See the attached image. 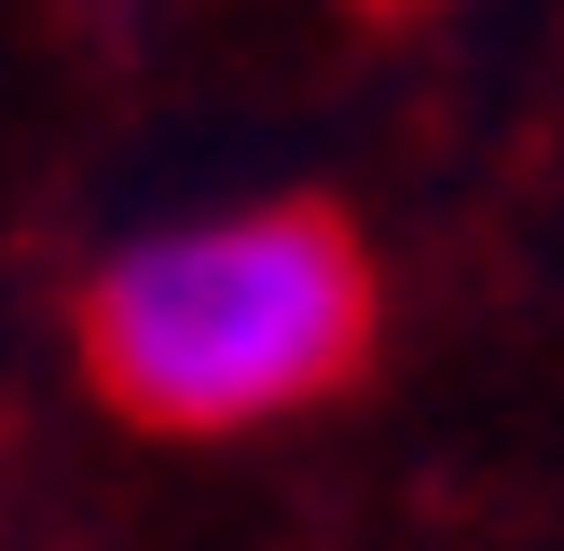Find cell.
Listing matches in <instances>:
<instances>
[{
	"label": "cell",
	"instance_id": "obj_1",
	"mask_svg": "<svg viewBox=\"0 0 564 551\" xmlns=\"http://www.w3.org/2000/svg\"><path fill=\"white\" fill-rule=\"evenodd\" d=\"M372 331H386V290L358 220L317 193H275V207H207L110 248L83 290V372L110 413L165 441H235L358 386Z\"/></svg>",
	"mask_w": 564,
	"mask_h": 551
}]
</instances>
